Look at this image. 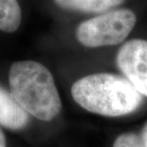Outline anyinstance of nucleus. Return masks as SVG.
<instances>
[{"instance_id":"1","label":"nucleus","mask_w":147,"mask_h":147,"mask_svg":"<svg viewBox=\"0 0 147 147\" xmlns=\"http://www.w3.org/2000/svg\"><path fill=\"white\" fill-rule=\"evenodd\" d=\"M77 105L90 113L104 117H123L134 113L142 104V96L120 75L101 72L80 78L71 86Z\"/></svg>"},{"instance_id":"2","label":"nucleus","mask_w":147,"mask_h":147,"mask_svg":"<svg viewBox=\"0 0 147 147\" xmlns=\"http://www.w3.org/2000/svg\"><path fill=\"white\" fill-rule=\"evenodd\" d=\"M9 84L13 99L28 114L51 121L60 114L62 101L51 72L35 61L13 63L9 71Z\"/></svg>"},{"instance_id":"3","label":"nucleus","mask_w":147,"mask_h":147,"mask_svg":"<svg viewBox=\"0 0 147 147\" xmlns=\"http://www.w3.org/2000/svg\"><path fill=\"white\" fill-rule=\"evenodd\" d=\"M136 22V14L129 9L112 10L82 22L75 35L87 48L115 46L127 38Z\"/></svg>"},{"instance_id":"4","label":"nucleus","mask_w":147,"mask_h":147,"mask_svg":"<svg viewBox=\"0 0 147 147\" xmlns=\"http://www.w3.org/2000/svg\"><path fill=\"white\" fill-rule=\"evenodd\" d=\"M116 63L123 77L142 96L147 97V41L132 39L121 47Z\"/></svg>"},{"instance_id":"5","label":"nucleus","mask_w":147,"mask_h":147,"mask_svg":"<svg viewBox=\"0 0 147 147\" xmlns=\"http://www.w3.org/2000/svg\"><path fill=\"white\" fill-rule=\"evenodd\" d=\"M29 114L13 99L11 93L0 86V124L8 129L20 130L29 123Z\"/></svg>"},{"instance_id":"6","label":"nucleus","mask_w":147,"mask_h":147,"mask_svg":"<svg viewBox=\"0 0 147 147\" xmlns=\"http://www.w3.org/2000/svg\"><path fill=\"white\" fill-rule=\"evenodd\" d=\"M123 1L124 0H54L55 4L65 10L87 13H104L123 4Z\"/></svg>"},{"instance_id":"7","label":"nucleus","mask_w":147,"mask_h":147,"mask_svg":"<svg viewBox=\"0 0 147 147\" xmlns=\"http://www.w3.org/2000/svg\"><path fill=\"white\" fill-rule=\"evenodd\" d=\"M22 12L17 0H0V30L16 32L21 24Z\"/></svg>"},{"instance_id":"8","label":"nucleus","mask_w":147,"mask_h":147,"mask_svg":"<svg viewBox=\"0 0 147 147\" xmlns=\"http://www.w3.org/2000/svg\"><path fill=\"white\" fill-rule=\"evenodd\" d=\"M112 147H144L142 139L135 133L126 132L119 135L115 139Z\"/></svg>"},{"instance_id":"9","label":"nucleus","mask_w":147,"mask_h":147,"mask_svg":"<svg viewBox=\"0 0 147 147\" xmlns=\"http://www.w3.org/2000/svg\"><path fill=\"white\" fill-rule=\"evenodd\" d=\"M140 139H142L143 146L147 147V121L144 123V125L142 127V134H140Z\"/></svg>"},{"instance_id":"10","label":"nucleus","mask_w":147,"mask_h":147,"mask_svg":"<svg viewBox=\"0 0 147 147\" xmlns=\"http://www.w3.org/2000/svg\"><path fill=\"white\" fill-rule=\"evenodd\" d=\"M0 147H6V138L1 129H0Z\"/></svg>"}]
</instances>
